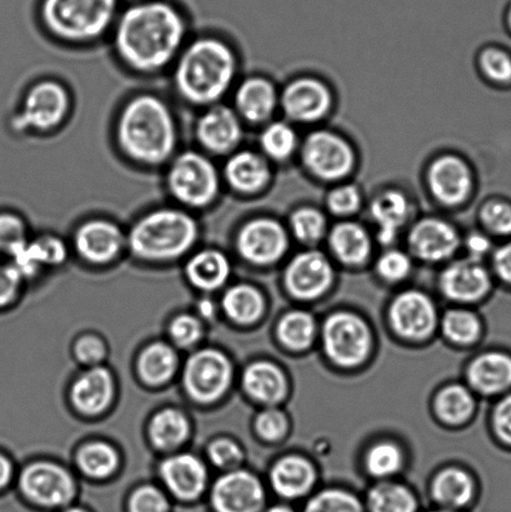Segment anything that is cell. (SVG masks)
Segmentation results:
<instances>
[{"label": "cell", "instance_id": "1", "mask_svg": "<svg viewBox=\"0 0 511 512\" xmlns=\"http://www.w3.org/2000/svg\"><path fill=\"white\" fill-rule=\"evenodd\" d=\"M187 23L174 5L148 0L130 5L114 28V48L128 68L157 73L177 60L184 48Z\"/></svg>", "mask_w": 511, "mask_h": 512}, {"label": "cell", "instance_id": "2", "mask_svg": "<svg viewBox=\"0 0 511 512\" xmlns=\"http://www.w3.org/2000/svg\"><path fill=\"white\" fill-rule=\"evenodd\" d=\"M115 138L128 159L145 167L169 163L178 147L174 114L163 99L139 94L120 110Z\"/></svg>", "mask_w": 511, "mask_h": 512}, {"label": "cell", "instance_id": "3", "mask_svg": "<svg viewBox=\"0 0 511 512\" xmlns=\"http://www.w3.org/2000/svg\"><path fill=\"white\" fill-rule=\"evenodd\" d=\"M237 59L223 40L204 37L185 45L175 60L174 85L180 98L197 107L218 104L232 87Z\"/></svg>", "mask_w": 511, "mask_h": 512}, {"label": "cell", "instance_id": "4", "mask_svg": "<svg viewBox=\"0 0 511 512\" xmlns=\"http://www.w3.org/2000/svg\"><path fill=\"white\" fill-rule=\"evenodd\" d=\"M199 237L197 219L184 208H158L144 214L128 235L132 252L140 259L167 261L192 249Z\"/></svg>", "mask_w": 511, "mask_h": 512}, {"label": "cell", "instance_id": "5", "mask_svg": "<svg viewBox=\"0 0 511 512\" xmlns=\"http://www.w3.org/2000/svg\"><path fill=\"white\" fill-rule=\"evenodd\" d=\"M119 0H43L40 15L64 42L89 43L103 37L118 18Z\"/></svg>", "mask_w": 511, "mask_h": 512}, {"label": "cell", "instance_id": "6", "mask_svg": "<svg viewBox=\"0 0 511 512\" xmlns=\"http://www.w3.org/2000/svg\"><path fill=\"white\" fill-rule=\"evenodd\" d=\"M167 189L184 209H205L217 200L220 175L207 154L187 150L169 162Z\"/></svg>", "mask_w": 511, "mask_h": 512}, {"label": "cell", "instance_id": "7", "mask_svg": "<svg viewBox=\"0 0 511 512\" xmlns=\"http://www.w3.org/2000/svg\"><path fill=\"white\" fill-rule=\"evenodd\" d=\"M70 105L72 99L63 84L42 80L25 94L22 108L13 119L14 128L19 132H53L67 119Z\"/></svg>", "mask_w": 511, "mask_h": 512}, {"label": "cell", "instance_id": "8", "mask_svg": "<svg viewBox=\"0 0 511 512\" xmlns=\"http://www.w3.org/2000/svg\"><path fill=\"white\" fill-rule=\"evenodd\" d=\"M304 163L310 172L324 180H338L352 172L354 153L337 134L315 132L305 140Z\"/></svg>", "mask_w": 511, "mask_h": 512}, {"label": "cell", "instance_id": "9", "mask_svg": "<svg viewBox=\"0 0 511 512\" xmlns=\"http://www.w3.org/2000/svg\"><path fill=\"white\" fill-rule=\"evenodd\" d=\"M324 345L330 358L338 364L355 365L368 354L369 330L355 315L335 314L324 326Z\"/></svg>", "mask_w": 511, "mask_h": 512}, {"label": "cell", "instance_id": "10", "mask_svg": "<svg viewBox=\"0 0 511 512\" xmlns=\"http://www.w3.org/2000/svg\"><path fill=\"white\" fill-rule=\"evenodd\" d=\"M232 369L227 358L215 350H204L188 360L184 384L194 400L209 403L227 390Z\"/></svg>", "mask_w": 511, "mask_h": 512}, {"label": "cell", "instance_id": "11", "mask_svg": "<svg viewBox=\"0 0 511 512\" xmlns=\"http://www.w3.org/2000/svg\"><path fill=\"white\" fill-rule=\"evenodd\" d=\"M240 117L223 104L207 107L195 124V137L205 152L224 155L234 152L242 140Z\"/></svg>", "mask_w": 511, "mask_h": 512}, {"label": "cell", "instance_id": "12", "mask_svg": "<svg viewBox=\"0 0 511 512\" xmlns=\"http://www.w3.org/2000/svg\"><path fill=\"white\" fill-rule=\"evenodd\" d=\"M237 245L243 258L255 264H269L285 253L288 237L275 220L254 219L240 229Z\"/></svg>", "mask_w": 511, "mask_h": 512}, {"label": "cell", "instance_id": "13", "mask_svg": "<svg viewBox=\"0 0 511 512\" xmlns=\"http://www.w3.org/2000/svg\"><path fill=\"white\" fill-rule=\"evenodd\" d=\"M20 485L30 500L45 506L63 505L73 495V481L67 471L49 463H37L25 469Z\"/></svg>", "mask_w": 511, "mask_h": 512}, {"label": "cell", "instance_id": "14", "mask_svg": "<svg viewBox=\"0 0 511 512\" xmlns=\"http://www.w3.org/2000/svg\"><path fill=\"white\" fill-rule=\"evenodd\" d=\"M125 243L122 229L112 220L90 219L77 229L74 244L83 259L102 264L113 260Z\"/></svg>", "mask_w": 511, "mask_h": 512}, {"label": "cell", "instance_id": "15", "mask_svg": "<svg viewBox=\"0 0 511 512\" xmlns=\"http://www.w3.org/2000/svg\"><path fill=\"white\" fill-rule=\"evenodd\" d=\"M429 187L435 198L445 205H458L467 200L473 189L472 172L464 160L444 155L430 167Z\"/></svg>", "mask_w": 511, "mask_h": 512}, {"label": "cell", "instance_id": "16", "mask_svg": "<svg viewBox=\"0 0 511 512\" xmlns=\"http://www.w3.org/2000/svg\"><path fill=\"white\" fill-rule=\"evenodd\" d=\"M282 103L290 119L304 123L317 122L332 107V95L319 80L304 78L288 85Z\"/></svg>", "mask_w": 511, "mask_h": 512}, {"label": "cell", "instance_id": "17", "mask_svg": "<svg viewBox=\"0 0 511 512\" xmlns=\"http://www.w3.org/2000/svg\"><path fill=\"white\" fill-rule=\"evenodd\" d=\"M264 491L253 475L238 471L223 476L213 490V505L218 512H258Z\"/></svg>", "mask_w": 511, "mask_h": 512}, {"label": "cell", "instance_id": "18", "mask_svg": "<svg viewBox=\"0 0 511 512\" xmlns=\"http://www.w3.org/2000/svg\"><path fill=\"white\" fill-rule=\"evenodd\" d=\"M332 281L327 258L317 252L299 254L287 270V285L298 298L313 299L322 294Z\"/></svg>", "mask_w": 511, "mask_h": 512}, {"label": "cell", "instance_id": "19", "mask_svg": "<svg viewBox=\"0 0 511 512\" xmlns=\"http://www.w3.org/2000/svg\"><path fill=\"white\" fill-rule=\"evenodd\" d=\"M410 248L424 260L449 258L459 245L457 230L442 219H423L414 225L409 235Z\"/></svg>", "mask_w": 511, "mask_h": 512}, {"label": "cell", "instance_id": "20", "mask_svg": "<svg viewBox=\"0 0 511 512\" xmlns=\"http://www.w3.org/2000/svg\"><path fill=\"white\" fill-rule=\"evenodd\" d=\"M394 328L410 339H422L430 334L435 324V310L427 296L409 291L394 301L392 308Z\"/></svg>", "mask_w": 511, "mask_h": 512}, {"label": "cell", "instance_id": "21", "mask_svg": "<svg viewBox=\"0 0 511 512\" xmlns=\"http://www.w3.org/2000/svg\"><path fill=\"white\" fill-rule=\"evenodd\" d=\"M492 286L488 270L479 260L469 259L450 265L442 276V288L449 298L475 301L483 298Z\"/></svg>", "mask_w": 511, "mask_h": 512}, {"label": "cell", "instance_id": "22", "mask_svg": "<svg viewBox=\"0 0 511 512\" xmlns=\"http://www.w3.org/2000/svg\"><path fill=\"white\" fill-rule=\"evenodd\" d=\"M470 384L485 395H500L511 391V354L488 351L480 355L469 369Z\"/></svg>", "mask_w": 511, "mask_h": 512}, {"label": "cell", "instance_id": "23", "mask_svg": "<svg viewBox=\"0 0 511 512\" xmlns=\"http://www.w3.org/2000/svg\"><path fill=\"white\" fill-rule=\"evenodd\" d=\"M224 179L235 192L257 193L268 184L270 169L262 155L243 150L233 153L224 167Z\"/></svg>", "mask_w": 511, "mask_h": 512}, {"label": "cell", "instance_id": "24", "mask_svg": "<svg viewBox=\"0 0 511 512\" xmlns=\"http://www.w3.org/2000/svg\"><path fill=\"white\" fill-rule=\"evenodd\" d=\"M162 476L172 493L183 500L198 498L207 483L204 465L192 455H177L165 461Z\"/></svg>", "mask_w": 511, "mask_h": 512}, {"label": "cell", "instance_id": "25", "mask_svg": "<svg viewBox=\"0 0 511 512\" xmlns=\"http://www.w3.org/2000/svg\"><path fill=\"white\" fill-rule=\"evenodd\" d=\"M277 92L273 84L263 78H250L235 92V112L252 123H262L273 114Z\"/></svg>", "mask_w": 511, "mask_h": 512}, {"label": "cell", "instance_id": "26", "mask_svg": "<svg viewBox=\"0 0 511 512\" xmlns=\"http://www.w3.org/2000/svg\"><path fill=\"white\" fill-rule=\"evenodd\" d=\"M112 378L105 369H93L84 374L72 390L75 406L85 414H98L107 408L112 399Z\"/></svg>", "mask_w": 511, "mask_h": 512}, {"label": "cell", "instance_id": "27", "mask_svg": "<svg viewBox=\"0 0 511 512\" xmlns=\"http://www.w3.org/2000/svg\"><path fill=\"white\" fill-rule=\"evenodd\" d=\"M372 215L379 225L378 237L383 244H390L398 230L407 222L409 202L398 190H387L379 194L372 204Z\"/></svg>", "mask_w": 511, "mask_h": 512}, {"label": "cell", "instance_id": "28", "mask_svg": "<svg viewBox=\"0 0 511 512\" xmlns=\"http://www.w3.org/2000/svg\"><path fill=\"white\" fill-rule=\"evenodd\" d=\"M314 481L312 466L300 458H287L274 466L272 483L285 499H298L308 493Z\"/></svg>", "mask_w": 511, "mask_h": 512}, {"label": "cell", "instance_id": "29", "mask_svg": "<svg viewBox=\"0 0 511 512\" xmlns=\"http://www.w3.org/2000/svg\"><path fill=\"white\" fill-rule=\"evenodd\" d=\"M230 265L223 253L207 249L195 254L187 265L190 281L200 289L213 290L219 288L228 279Z\"/></svg>", "mask_w": 511, "mask_h": 512}, {"label": "cell", "instance_id": "30", "mask_svg": "<svg viewBox=\"0 0 511 512\" xmlns=\"http://www.w3.org/2000/svg\"><path fill=\"white\" fill-rule=\"evenodd\" d=\"M330 247L344 263L360 264L370 253L369 235L358 224H338L330 234Z\"/></svg>", "mask_w": 511, "mask_h": 512}, {"label": "cell", "instance_id": "31", "mask_svg": "<svg viewBox=\"0 0 511 512\" xmlns=\"http://www.w3.org/2000/svg\"><path fill=\"white\" fill-rule=\"evenodd\" d=\"M244 386L254 399L274 403L284 395L285 381L277 366L269 363L253 364L245 371Z\"/></svg>", "mask_w": 511, "mask_h": 512}, {"label": "cell", "instance_id": "32", "mask_svg": "<svg viewBox=\"0 0 511 512\" xmlns=\"http://www.w3.org/2000/svg\"><path fill=\"white\" fill-rule=\"evenodd\" d=\"M473 481L464 471L447 470L434 481L433 496L445 508L459 509L473 498Z\"/></svg>", "mask_w": 511, "mask_h": 512}, {"label": "cell", "instance_id": "33", "mask_svg": "<svg viewBox=\"0 0 511 512\" xmlns=\"http://www.w3.org/2000/svg\"><path fill=\"white\" fill-rule=\"evenodd\" d=\"M189 433L187 419L178 411L164 410L150 425V438L160 449H172L182 444Z\"/></svg>", "mask_w": 511, "mask_h": 512}, {"label": "cell", "instance_id": "34", "mask_svg": "<svg viewBox=\"0 0 511 512\" xmlns=\"http://www.w3.org/2000/svg\"><path fill=\"white\" fill-rule=\"evenodd\" d=\"M224 309L238 323H252L262 314L263 300L258 291L248 285H238L224 296Z\"/></svg>", "mask_w": 511, "mask_h": 512}, {"label": "cell", "instance_id": "35", "mask_svg": "<svg viewBox=\"0 0 511 512\" xmlns=\"http://www.w3.org/2000/svg\"><path fill=\"white\" fill-rule=\"evenodd\" d=\"M177 365L174 351L167 345L154 344L144 351L139 361L142 378L150 384H162L173 375Z\"/></svg>", "mask_w": 511, "mask_h": 512}, {"label": "cell", "instance_id": "36", "mask_svg": "<svg viewBox=\"0 0 511 512\" xmlns=\"http://www.w3.org/2000/svg\"><path fill=\"white\" fill-rule=\"evenodd\" d=\"M370 512H415L417 501L408 489L397 484H382L370 491Z\"/></svg>", "mask_w": 511, "mask_h": 512}, {"label": "cell", "instance_id": "37", "mask_svg": "<svg viewBox=\"0 0 511 512\" xmlns=\"http://www.w3.org/2000/svg\"><path fill=\"white\" fill-rule=\"evenodd\" d=\"M297 134L287 123H273L265 128L260 145L269 158L285 160L294 153L297 148Z\"/></svg>", "mask_w": 511, "mask_h": 512}, {"label": "cell", "instance_id": "38", "mask_svg": "<svg viewBox=\"0 0 511 512\" xmlns=\"http://www.w3.org/2000/svg\"><path fill=\"white\" fill-rule=\"evenodd\" d=\"M118 465V456L109 445L94 443L85 446L79 454V466L93 478H105Z\"/></svg>", "mask_w": 511, "mask_h": 512}, {"label": "cell", "instance_id": "39", "mask_svg": "<svg viewBox=\"0 0 511 512\" xmlns=\"http://www.w3.org/2000/svg\"><path fill=\"white\" fill-rule=\"evenodd\" d=\"M440 416L448 423H462L473 413L474 401L469 391L462 386H450L438 398Z\"/></svg>", "mask_w": 511, "mask_h": 512}, {"label": "cell", "instance_id": "40", "mask_svg": "<svg viewBox=\"0 0 511 512\" xmlns=\"http://www.w3.org/2000/svg\"><path fill=\"white\" fill-rule=\"evenodd\" d=\"M280 339L292 349H304L310 344L314 335V321L310 315L295 311L288 314L279 326Z\"/></svg>", "mask_w": 511, "mask_h": 512}, {"label": "cell", "instance_id": "41", "mask_svg": "<svg viewBox=\"0 0 511 512\" xmlns=\"http://www.w3.org/2000/svg\"><path fill=\"white\" fill-rule=\"evenodd\" d=\"M292 229L300 242L317 243L322 239L325 229H327V220L317 209L302 208L293 214Z\"/></svg>", "mask_w": 511, "mask_h": 512}, {"label": "cell", "instance_id": "42", "mask_svg": "<svg viewBox=\"0 0 511 512\" xmlns=\"http://www.w3.org/2000/svg\"><path fill=\"white\" fill-rule=\"evenodd\" d=\"M444 331L449 339L457 343H472L478 339L482 325L477 316L469 311L455 310L445 316Z\"/></svg>", "mask_w": 511, "mask_h": 512}, {"label": "cell", "instance_id": "43", "mask_svg": "<svg viewBox=\"0 0 511 512\" xmlns=\"http://www.w3.org/2000/svg\"><path fill=\"white\" fill-rule=\"evenodd\" d=\"M304 512H364L354 495L340 490L323 491L305 506Z\"/></svg>", "mask_w": 511, "mask_h": 512}, {"label": "cell", "instance_id": "44", "mask_svg": "<svg viewBox=\"0 0 511 512\" xmlns=\"http://www.w3.org/2000/svg\"><path fill=\"white\" fill-rule=\"evenodd\" d=\"M402 464V455L397 446L392 444H379L374 446L368 454L367 465L370 473L379 478L395 473Z\"/></svg>", "mask_w": 511, "mask_h": 512}, {"label": "cell", "instance_id": "45", "mask_svg": "<svg viewBox=\"0 0 511 512\" xmlns=\"http://www.w3.org/2000/svg\"><path fill=\"white\" fill-rule=\"evenodd\" d=\"M27 242L24 220L15 214H0V252L12 254Z\"/></svg>", "mask_w": 511, "mask_h": 512}, {"label": "cell", "instance_id": "46", "mask_svg": "<svg viewBox=\"0 0 511 512\" xmlns=\"http://www.w3.org/2000/svg\"><path fill=\"white\" fill-rule=\"evenodd\" d=\"M480 67L494 82L508 83L511 80V57L502 49H485L480 55Z\"/></svg>", "mask_w": 511, "mask_h": 512}, {"label": "cell", "instance_id": "47", "mask_svg": "<svg viewBox=\"0 0 511 512\" xmlns=\"http://www.w3.org/2000/svg\"><path fill=\"white\" fill-rule=\"evenodd\" d=\"M482 222L490 232L508 237L511 235V205L502 200H493L484 205Z\"/></svg>", "mask_w": 511, "mask_h": 512}, {"label": "cell", "instance_id": "48", "mask_svg": "<svg viewBox=\"0 0 511 512\" xmlns=\"http://www.w3.org/2000/svg\"><path fill=\"white\" fill-rule=\"evenodd\" d=\"M327 204L330 212L334 214L350 215L357 212L362 204V197L353 185H343L329 194Z\"/></svg>", "mask_w": 511, "mask_h": 512}, {"label": "cell", "instance_id": "49", "mask_svg": "<svg viewBox=\"0 0 511 512\" xmlns=\"http://www.w3.org/2000/svg\"><path fill=\"white\" fill-rule=\"evenodd\" d=\"M130 512H167L168 503L157 489L145 486L135 491L130 499Z\"/></svg>", "mask_w": 511, "mask_h": 512}, {"label": "cell", "instance_id": "50", "mask_svg": "<svg viewBox=\"0 0 511 512\" xmlns=\"http://www.w3.org/2000/svg\"><path fill=\"white\" fill-rule=\"evenodd\" d=\"M42 265H58L62 264L67 258V247L62 239L53 237V235H45V237L35 239L32 242Z\"/></svg>", "mask_w": 511, "mask_h": 512}, {"label": "cell", "instance_id": "51", "mask_svg": "<svg viewBox=\"0 0 511 512\" xmlns=\"http://www.w3.org/2000/svg\"><path fill=\"white\" fill-rule=\"evenodd\" d=\"M410 270V260L404 253L393 252L385 253L378 261V271L383 278L388 280H400L408 275Z\"/></svg>", "mask_w": 511, "mask_h": 512}, {"label": "cell", "instance_id": "52", "mask_svg": "<svg viewBox=\"0 0 511 512\" xmlns=\"http://www.w3.org/2000/svg\"><path fill=\"white\" fill-rule=\"evenodd\" d=\"M492 421L498 439L511 448V391L498 401Z\"/></svg>", "mask_w": 511, "mask_h": 512}, {"label": "cell", "instance_id": "53", "mask_svg": "<svg viewBox=\"0 0 511 512\" xmlns=\"http://www.w3.org/2000/svg\"><path fill=\"white\" fill-rule=\"evenodd\" d=\"M170 334L179 345L188 346L194 344L200 338L202 329H200L197 319L183 315L173 321Z\"/></svg>", "mask_w": 511, "mask_h": 512}, {"label": "cell", "instance_id": "54", "mask_svg": "<svg viewBox=\"0 0 511 512\" xmlns=\"http://www.w3.org/2000/svg\"><path fill=\"white\" fill-rule=\"evenodd\" d=\"M209 456L220 468H232L242 459V451L229 440H219L210 446Z\"/></svg>", "mask_w": 511, "mask_h": 512}, {"label": "cell", "instance_id": "55", "mask_svg": "<svg viewBox=\"0 0 511 512\" xmlns=\"http://www.w3.org/2000/svg\"><path fill=\"white\" fill-rule=\"evenodd\" d=\"M259 434L267 440H277L287 429V421L284 415L277 410L265 411L259 416L257 421Z\"/></svg>", "mask_w": 511, "mask_h": 512}, {"label": "cell", "instance_id": "56", "mask_svg": "<svg viewBox=\"0 0 511 512\" xmlns=\"http://www.w3.org/2000/svg\"><path fill=\"white\" fill-rule=\"evenodd\" d=\"M22 276L13 265H0V306L7 305L17 294Z\"/></svg>", "mask_w": 511, "mask_h": 512}, {"label": "cell", "instance_id": "57", "mask_svg": "<svg viewBox=\"0 0 511 512\" xmlns=\"http://www.w3.org/2000/svg\"><path fill=\"white\" fill-rule=\"evenodd\" d=\"M77 356L80 361L87 364L97 363L102 360L105 354L102 341L97 338H84L77 344Z\"/></svg>", "mask_w": 511, "mask_h": 512}, {"label": "cell", "instance_id": "58", "mask_svg": "<svg viewBox=\"0 0 511 512\" xmlns=\"http://www.w3.org/2000/svg\"><path fill=\"white\" fill-rule=\"evenodd\" d=\"M493 265L498 278L511 286V242L497 249L494 253Z\"/></svg>", "mask_w": 511, "mask_h": 512}, {"label": "cell", "instance_id": "59", "mask_svg": "<svg viewBox=\"0 0 511 512\" xmlns=\"http://www.w3.org/2000/svg\"><path fill=\"white\" fill-rule=\"evenodd\" d=\"M467 247L472 259L480 260L484 255H487L492 248L489 239L482 234H474L468 239Z\"/></svg>", "mask_w": 511, "mask_h": 512}, {"label": "cell", "instance_id": "60", "mask_svg": "<svg viewBox=\"0 0 511 512\" xmlns=\"http://www.w3.org/2000/svg\"><path fill=\"white\" fill-rule=\"evenodd\" d=\"M10 478H12V465L3 455H0V490L8 485Z\"/></svg>", "mask_w": 511, "mask_h": 512}, {"label": "cell", "instance_id": "61", "mask_svg": "<svg viewBox=\"0 0 511 512\" xmlns=\"http://www.w3.org/2000/svg\"><path fill=\"white\" fill-rule=\"evenodd\" d=\"M265 512H294L292 509L287 508V506H274V508L269 509Z\"/></svg>", "mask_w": 511, "mask_h": 512}, {"label": "cell", "instance_id": "62", "mask_svg": "<svg viewBox=\"0 0 511 512\" xmlns=\"http://www.w3.org/2000/svg\"><path fill=\"white\" fill-rule=\"evenodd\" d=\"M65 512H85V511L80 510V509H72V510H68V511H65Z\"/></svg>", "mask_w": 511, "mask_h": 512}, {"label": "cell", "instance_id": "63", "mask_svg": "<svg viewBox=\"0 0 511 512\" xmlns=\"http://www.w3.org/2000/svg\"><path fill=\"white\" fill-rule=\"evenodd\" d=\"M433 512H454L452 510H439V511H433Z\"/></svg>", "mask_w": 511, "mask_h": 512}, {"label": "cell", "instance_id": "64", "mask_svg": "<svg viewBox=\"0 0 511 512\" xmlns=\"http://www.w3.org/2000/svg\"><path fill=\"white\" fill-rule=\"evenodd\" d=\"M509 24H510V28H511V8H510V12H509Z\"/></svg>", "mask_w": 511, "mask_h": 512}]
</instances>
